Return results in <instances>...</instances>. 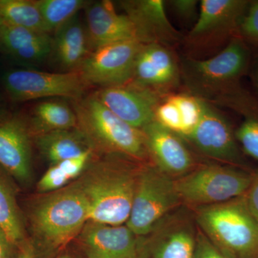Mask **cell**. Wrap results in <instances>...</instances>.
Masks as SVG:
<instances>
[{"mask_svg":"<svg viewBox=\"0 0 258 258\" xmlns=\"http://www.w3.org/2000/svg\"><path fill=\"white\" fill-rule=\"evenodd\" d=\"M0 23L47 33L36 0H0Z\"/></svg>","mask_w":258,"mask_h":258,"instance_id":"obj_25","label":"cell"},{"mask_svg":"<svg viewBox=\"0 0 258 258\" xmlns=\"http://www.w3.org/2000/svg\"><path fill=\"white\" fill-rule=\"evenodd\" d=\"M135 24L144 44L164 45L177 41L179 33L168 20L162 0H138L122 3Z\"/></svg>","mask_w":258,"mask_h":258,"instance_id":"obj_19","label":"cell"},{"mask_svg":"<svg viewBox=\"0 0 258 258\" xmlns=\"http://www.w3.org/2000/svg\"><path fill=\"white\" fill-rule=\"evenodd\" d=\"M3 86L10 99L25 102L49 97H66L77 100L88 87L79 71L47 73L28 69L8 71Z\"/></svg>","mask_w":258,"mask_h":258,"instance_id":"obj_7","label":"cell"},{"mask_svg":"<svg viewBox=\"0 0 258 258\" xmlns=\"http://www.w3.org/2000/svg\"><path fill=\"white\" fill-rule=\"evenodd\" d=\"M28 123L18 116L0 120V165L20 182L32 176V152Z\"/></svg>","mask_w":258,"mask_h":258,"instance_id":"obj_15","label":"cell"},{"mask_svg":"<svg viewBox=\"0 0 258 258\" xmlns=\"http://www.w3.org/2000/svg\"><path fill=\"white\" fill-rule=\"evenodd\" d=\"M0 228L20 247L26 241L25 228L13 190L0 176Z\"/></svg>","mask_w":258,"mask_h":258,"instance_id":"obj_26","label":"cell"},{"mask_svg":"<svg viewBox=\"0 0 258 258\" xmlns=\"http://www.w3.org/2000/svg\"><path fill=\"white\" fill-rule=\"evenodd\" d=\"M52 43L50 34L0 23V51L23 63H38L50 57Z\"/></svg>","mask_w":258,"mask_h":258,"instance_id":"obj_20","label":"cell"},{"mask_svg":"<svg viewBox=\"0 0 258 258\" xmlns=\"http://www.w3.org/2000/svg\"><path fill=\"white\" fill-rule=\"evenodd\" d=\"M155 120L178 136L180 135L181 117L179 108L172 97L159 103L156 111Z\"/></svg>","mask_w":258,"mask_h":258,"instance_id":"obj_30","label":"cell"},{"mask_svg":"<svg viewBox=\"0 0 258 258\" xmlns=\"http://www.w3.org/2000/svg\"><path fill=\"white\" fill-rule=\"evenodd\" d=\"M78 237L87 258H137L138 237L125 225L88 221Z\"/></svg>","mask_w":258,"mask_h":258,"instance_id":"obj_14","label":"cell"},{"mask_svg":"<svg viewBox=\"0 0 258 258\" xmlns=\"http://www.w3.org/2000/svg\"><path fill=\"white\" fill-rule=\"evenodd\" d=\"M138 170L119 161H103L86 173L78 183L89 205V221L125 225L133 203Z\"/></svg>","mask_w":258,"mask_h":258,"instance_id":"obj_1","label":"cell"},{"mask_svg":"<svg viewBox=\"0 0 258 258\" xmlns=\"http://www.w3.org/2000/svg\"><path fill=\"white\" fill-rule=\"evenodd\" d=\"M172 98L179 108L181 117V132L179 137L185 138L198 124L203 112L204 101L188 95H177Z\"/></svg>","mask_w":258,"mask_h":258,"instance_id":"obj_28","label":"cell"},{"mask_svg":"<svg viewBox=\"0 0 258 258\" xmlns=\"http://www.w3.org/2000/svg\"><path fill=\"white\" fill-rule=\"evenodd\" d=\"M181 204L174 179L154 164L142 166L137 173L133 203L125 225L137 237H142Z\"/></svg>","mask_w":258,"mask_h":258,"instance_id":"obj_5","label":"cell"},{"mask_svg":"<svg viewBox=\"0 0 258 258\" xmlns=\"http://www.w3.org/2000/svg\"><path fill=\"white\" fill-rule=\"evenodd\" d=\"M154 164L176 179L195 169L192 156L179 136L154 120L142 130Z\"/></svg>","mask_w":258,"mask_h":258,"instance_id":"obj_13","label":"cell"},{"mask_svg":"<svg viewBox=\"0 0 258 258\" xmlns=\"http://www.w3.org/2000/svg\"><path fill=\"white\" fill-rule=\"evenodd\" d=\"M249 4L246 0H203L189 40L201 41L237 32Z\"/></svg>","mask_w":258,"mask_h":258,"instance_id":"obj_17","label":"cell"},{"mask_svg":"<svg viewBox=\"0 0 258 258\" xmlns=\"http://www.w3.org/2000/svg\"><path fill=\"white\" fill-rule=\"evenodd\" d=\"M185 139L212 159L234 165H242L243 163L230 125L205 101L198 124Z\"/></svg>","mask_w":258,"mask_h":258,"instance_id":"obj_11","label":"cell"},{"mask_svg":"<svg viewBox=\"0 0 258 258\" xmlns=\"http://www.w3.org/2000/svg\"><path fill=\"white\" fill-rule=\"evenodd\" d=\"M194 258H227L199 229Z\"/></svg>","mask_w":258,"mask_h":258,"instance_id":"obj_32","label":"cell"},{"mask_svg":"<svg viewBox=\"0 0 258 258\" xmlns=\"http://www.w3.org/2000/svg\"><path fill=\"white\" fill-rule=\"evenodd\" d=\"M197 227L195 217L178 208L147 235L138 237L137 258H194Z\"/></svg>","mask_w":258,"mask_h":258,"instance_id":"obj_8","label":"cell"},{"mask_svg":"<svg viewBox=\"0 0 258 258\" xmlns=\"http://www.w3.org/2000/svg\"><path fill=\"white\" fill-rule=\"evenodd\" d=\"M14 258H38L35 244L30 241H25L19 247L18 252Z\"/></svg>","mask_w":258,"mask_h":258,"instance_id":"obj_36","label":"cell"},{"mask_svg":"<svg viewBox=\"0 0 258 258\" xmlns=\"http://www.w3.org/2000/svg\"><path fill=\"white\" fill-rule=\"evenodd\" d=\"M171 5L175 10L176 14L183 18H191L195 15L198 5L195 0H174L171 2Z\"/></svg>","mask_w":258,"mask_h":258,"instance_id":"obj_34","label":"cell"},{"mask_svg":"<svg viewBox=\"0 0 258 258\" xmlns=\"http://www.w3.org/2000/svg\"><path fill=\"white\" fill-rule=\"evenodd\" d=\"M244 198L249 212L258 222V172L253 174L252 182Z\"/></svg>","mask_w":258,"mask_h":258,"instance_id":"obj_33","label":"cell"},{"mask_svg":"<svg viewBox=\"0 0 258 258\" xmlns=\"http://www.w3.org/2000/svg\"><path fill=\"white\" fill-rule=\"evenodd\" d=\"M93 95L118 118L141 131L155 120L160 103L155 92L130 82L102 88Z\"/></svg>","mask_w":258,"mask_h":258,"instance_id":"obj_12","label":"cell"},{"mask_svg":"<svg viewBox=\"0 0 258 258\" xmlns=\"http://www.w3.org/2000/svg\"><path fill=\"white\" fill-rule=\"evenodd\" d=\"M247 44L237 36L220 53L208 60L189 59L188 71L191 81L205 90L220 89L240 79L248 67Z\"/></svg>","mask_w":258,"mask_h":258,"instance_id":"obj_10","label":"cell"},{"mask_svg":"<svg viewBox=\"0 0 258 258\" xmlns=\"http://www.w3.org/2000/svg\"><path fill=\"white\" fill-rule=\"evenodd\" d=\"M5 113V108L4 105H3V102L2 101L1 98H0V117L3 116Z\"/></svg>","mask_w":258,"mask_h":258,"instance_id":"obj_37","label":"cell"},{"mask_svg":"<svg viewBox=\"0 0 258 258\" xmlns=\"http://www.w3.org/2000/svg\"><path fill=\"white\" fill-rule=\"evenodd\" d=\"M36 144L40 152L50 161L51 165L79 157L93 149L87 139L77 128L37 134Z\"/></svg>","mask_w":258,"mask_h":258,"instance_id":"obj_22","label":"cell"},{"mask_svg":"<svg viewBox=\"0 0 258 258\" xmlns=\"http://www.w3.org/2000/svg\"><path fill=\"white\" fill-rule=\"evenodd\" d=\"M237 32L246 43L258 45V1L249 2Z\"/></svg>","mask_w":258,"mask_h":258,"instance_id":"obj_31","label":"cell"},{"mask_svg":"<svg viewBox=\"0 0 258 258\" xmlns=\"http://www.w3.org/2000/svg\"><path fill=\"white\" fill-rule=\"evenodd\" d=\"M85 10L91 51L115 42L141 41L138 29L132 19L127 15L118 14L109 1L90 3Z\"/></svg>","mask_w":258,"mask_h":258,"instance_id":"obj_16","label":"cell"},{"mask_svg":"<svg viewBox=\"0 0 258 258\" xmlns=\"http://www.w3.org/2000/svg\"><path fill=\"white\" fill-rule=\"evenodd\" d=\"M47 33L57 31L79 15L91 2L85 0H36Z\"/></svg>","mask_w":258,"mask_h":258,"instance_id":"obj_27","label":"cell"},{"mask_svg":"<svg viewBox=\"0 0 258 258\" xmlns=\"http://www.w3.org/2000/svg\"><path fill=\"white\" fill-rule=\"evenodd\" d=\"M93 153V149H90L79 157L52 164L38 181L37 190L41 192H52L64 188L86 170Z\"/></svg>","mask_w":258,"mask_h":258,"instance_id":"obj_24","label":"cell"},{"mask_svg":"<svg viewBox=\"0 0 258 258\" xmlns=\"http://www.w3.org/2000/svg\"><path fill=\"white\" fill-rule=\"evenodd\" d=\"M177 78V66L169 50L160 44H144L130 83L156 93L172 86Z\"/></svg>","mask_w":258,"mask_h":258,"instance_id":"obj_18","label":"cell"},{"mask_svg":"<svg viewBox=\"0 0 258 258\" xmlns=\"http://www.w3.org/2000/svg\"><path fill=\"white\" fill-rule=\"evenodd\" d=\"M256 81H257V85L258 86V69L257 71V76H256Z\"/></svg>","mask_w":258,"mask_h":258,"instance_id":"obj_39","label":"cell"},{"mask_svg":"<svg viewBox=\"0 0 258 258\" xmlns=\"http://www.w3.org/2000/svg\"><path fill=\"white\" fill-rule=\"evenodd\" d=\"M89 220V205L78 182L52 191L30 214L37 242L51 249L60 248L78 237Z\"/></svg>","mask_w":258,"mask_h":258,"instance_id":"obj_4","label":"cell"},{"mask_svg":"<svg viewBox=\"0 0 258 258\" xmlns=\"http://www.w3.org/2000/svg\"><path fill=\"white\" fill-rule=\"evenodd\" d=\"M144 44L138 40L109 44L90 52L78 71L88 86L101 88L126 84Z\"/></svg>","mask_w":258,"mask_h":258,"instance_id":"obj_9","label":"cell"},{"mask_svg":"<svg viewBox=\"0 0 258 258\" xmlns=\"http://www.w3.org/2000/svg\"><path fill=\"white\" fill-rule=\"evenodd\" d=\"M253 174L238 166L205 165L174 179L182 204L209 206L244 196Z\"/></svg>","mask_w":258,"mask_h":258,"instance_id":"obj_6","label":"cell"},{"mask_svg":"<svg viewBox=\"0 0 258 258\" xmlns=\"http://www.w3.org/2000/svg\"><path fill=\"white\" fill-rule=\"evenodd\" d=\"M197 225L227 258H258V222L244 196L195 208Z\"/></svg>","mask_w":258,"mask_h":258,"instance_id":"obj_2","label":"cell"},{"mask_svg":"<svg viewBox=\"0 0 258 258\" xmlns=\"http://www.w3.org/2000/svg\"><path fill=\"white\" fill-rule=\"evenodd\" d=\"M54 34L50 57L60 69L78 71L91 51L87 30L79 15Z\"/></svg>","mask_w":258,"mask_h":258,"instance_id":"obj_21","label":"cell"},{"mask_svg":"<svg viewBox=\"0 0 258 258\" xmlns=\"http://www.w3.org/2000/svg\"><path fill=\"white\" fill-rule=\"evenodd\" d=\"M236 140L244 153L258 161V119L248 116L242 122L235 133Z\"/></svg>","mask_w":258,"mask_h":258,"instance_id":"obj_29","label":"cell"},{"mask_svg":"<svg viewBox=\"0 0 258 258\" xmlns=\"http://www.w3.org/2000/svg\"><path fill=\"white\" fill-rule=\"evenodd\" d=\"M28 123L31 134L77 128L78 120L74 108L62 101L39 102L30 112Z\"/></svg>","mask_w":258,"mask_h":258,"instance_id":"obj_23","label":"cell"},{"mask_svg":"<svg viewBox=\"0 0 258 258\" xmlns=\"http://www.w3.org/2000/svg\"><path fill=\"white\" fill-rule=\"evenodd\" d=\"M19 247L15 245L4 231L0 228V258H14Z\"/></svg>","mask_w":258,"mask_h":258,"instance_id":"obj_35","label":"cell"},{"mask_svg":"<svg viewBox=\"0 0 258 258\" xmlns=\"http://www.w3.org/2000/svg\"><path fill=\"white\" fill-rule=\"evenodd\" d=\"M78 130L94 149L143 161L149 155L142 131L120 119L94 95L75 100Z\"/></svg>","mask_w":258,"mask_h":258,"instance_id":"obj_3","label":"cell"},{"mask_svg":"<svg viewBox=\"0 0 258 258\" xmlns=\"http://www.w3.org/2000/svg\"><path fill=\"white\" fill-rule=\"evenodd\" d=\"M58 258H74L73 257H71L70 254H62V255L60 256Z\"/></svg>","mask_w":258,"mask_h":258,"instance_id":"obj_38","label":"cell"}]
</instances>
